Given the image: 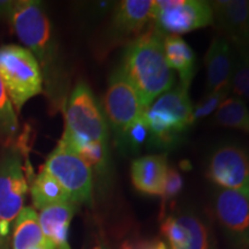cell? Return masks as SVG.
Here are the masks:
<instances>
[{
  "label": "cell",
  "instance_id": "6da1fadb",
  "mask_svg": "<svg viewBox=\"0 0 249 249\" xmlns=\"http://www.w3.org/2000/svg\"><path fill=\"white\" fill-rule=\"evenodd\" d=\"M164 36L155 26L149 28L127 45L123 55L120 70L136 90L145 108L172 89L176 82L174 71L165 59Z\"/></svg>",
  "mask_w": 249,
  "mask_h": 249
},
{
  "label": "cell",
  "instance_id": "7a4b0ae2",
  "mask_svg": "<svg viewBox=\"0 0 249 249\" xmlns=\"http://www.w3.org/2000/svg\"><path fill=\"white\" fill-rule=\"evenodd\" d=\"M9 8V18L12 27L26 49L35 55L40 71L51 85L55 80L57 71V51L52 38L51 23L40 2L17 1Z\"/></svg>",
  "mask_w": 249,
  "mask_h": 249
},
{
  "label": "cell",
  "instance_id": "3957f363",
  "mask_svg": "<svg viewBox=\"0 0 249 249\" xmlns=\"http://www.w3.org/2000/svg\"><path fill=\"white\" fill-rule=\"evenodd\" d=\"M187 87L179 85L156 98L144 113L150 141L148 145L166 149L176 145L193 123V104Z\"/></svg>",
  "mask_w": 249,
  "mask_h": 249
},
{
  "label": "cell",
  "instance_id": "277c9868",
  "mask_svg": "<svg viewBox=\"0 0 249 249\" xmlns=\"http://www.w3.org/2000/svg\"><path fill=\"white\" fill-rule=\"evenodd\" d=\"M107 121L91 89L79 82L71 91L65 111V132L61 144L76 152L90 143L107 144Z\"/></svg>",
  "mask_w": 249,
  "mask_h": 249
},
{
  "label": "cell",
  "instance_id": "5b68a950",
  "mask_svg": "<svg viewBox=\"0 0 249 249\" xmlns=\"http://www.w3.org/2000/svg\"><path fill=\"white\" fill-rule=\"evenodd\" d=\"M0 81L17 113L29 99L43 91L38 61L24 46L9 44L0 48Z\"/></svg>",
  "mask_w": 249,
  "mask_h": 249
},
{
  "label": "cell",
  "instance_id": "8992f818",
  "mask_svg": "<svg viewBox=\"0 0 249 249\" xmlns=\"http://www.w3.org/2000/svg\"><path fill=\"white\" fill-rule=\"evenodd\" d=\"M28 189L20 152L7 151L0 160V249L6 248L12 224L23 209Z\"/></svg>",
  "mask_w": 249,
  "mask_h": 249
},
{
  "label": "cell",
  "instance_id": "52a82bcc",
  "mask_svg": "<svg viewBox=\"0 0 249 249\" xmlns=\"http://www.w3.org/2000/svg\"><path fill=\"white\" fill-rule=\"evenodd\" d=\"M154 26L164 35L178 36L213 23L210 2L202 0H156Z\"/></svg>",
  "mask_w": 249,
  "mask_h": 249
},
{
  "label": "cell",
  "instance_id": "ba28073f",
  "mask_svg": "<svg viewBox=\"0 0 249 249\" xmlns=\"http://www.w3.org/2000/svg\"><path fill=\"white\" fill-rule=\"evenodd\" d=\"M43 170L64 187L73 203L91 202L92 171L73 150L59 143L48 157Z\"/></svg>",
  "mask_w": 249,
  "mask_h": 249
},
{
  "label": "cell",
  "instance_id": "9c48e42d",
  "mask_svg": "<svg viewBox=\"0 0 249 249\" xmlns=\"http://www.w3.org/2000/svg\"><path fill=\"white\" fill-rule=\"evenodd\" d=\"M104 111L116 140L123 135L130 124L141 119L147 111L120 67L112 73L108 80L104 96Z\"/></svg>",
  "mask_w": 249,
  "mask_h": 249
},
{
  "label": "cell",
  "instance_id": "30bf717a",
  "mask_svg": "<svg viewBox=\"0 0 249 249\" xmlns=\"http://www.w3.org/2000/svg\"><path fill=\"white\" fill-rule=\"evenodd\" d=\"M207 176L220 188L240 193L249 201V150L225 144L211 155Z\"/></svg>",
  "mask_w": 249,
  "mask_h": 249
},
{
  "label": "cell",
  "instance_id": "8fae6325",
  "mask_svg": "<svg viewBox=\"0 0 249 249\" xmlns=\"http://www.w3.org/2000/svg\"><path fill=\"white\" fill-rule=\"evenodd\" d=\"M214 211L225 231L236 245L249 247V201L240 193L218 188L214 195Z\"/></svg>",
  "mask_w": 249,
  "mask_h": 249
},
{
  "label": "cell",
  "instance_id": "7c38bea8",
  "mask_svg": "<svg viewBox=\"0 0 249 249\" xmlns=\"http://www.w3.org/2000/svg\"><path fill=\"white\" fill-rule=\"evenodd\" d=\"M213 21L236 50H248L249 1L248 0H218L210 2Z\"/></svg>",
  "mask_w": 249,
  "mask_h": 249
},
{
  "label": "cell",
  "instance_id": "4fadbf2b",
  "mask_svg": "<svg viewBox=\"0 0 249 249\" xmlns=\"http://www.w3.org/2000/svg\"><path fill=\"white\" fill-rule=\"evenodd\" d=\"M160 231L170 249H210V233L205 224L193 214L167 216Z\"/></svg>",
  "mask_w": 249,
  "mask_h": 249
},
{
  "label": "cell",
  "instance_id": "5bb4252c",
  "mask_svg": "<svg viewBox=\"0 0 249 249\" xmlns=\"http://www.w3.org/2000/svg\"><path fill=\"white\" fill-rule=\"evenodd\" d=\"M235 51L225 37H216L205 54L207 92L231 91Z\"/></svg>",
  "mask_w": 249,
  "mask_h": 249
},
{
  "label": "cell",
  "instance_id": "9a60e30c",
  "mask_svg": "<svg viewBox=\"0 0 249 249\" xmlns=\"http://www.w3.org/2000/svg\"><path fill=\"white\" fill-rule=\"evenodd\" d=\"M152 0H124L114 7L112 29L123 39L138 38L152 20Z\"/></svg>",
  "mask_w": 249,
  "mask_h": 249
},
{
  "label": "cell",
  "instance_id": "2e32d148",
  "mask_svg": "<svg viewBox=\"0 0 249 249\" xmlns=\"http://www.w3.org/2000/svg\"><path fill=\"white\" fill-rule=\"evenodd\" d=\"M166 155H147L133 160L130 177L134 187L148 195H160L166 179Z\"/></svg>",
  "mask_w": 249,
  "mask_h": 249
},
{
  "label": "cell",
  "instance_id": "e0dca14e",
  "mask_svg": "<svg viewBox=\"0 0 249 249\" xmlns=\"http://www.w3.org/2000/svg\"><path fill=\"white\" fill-rule=\"evenodd\" d=\"M74 214L73 202L57 203L43 208L38 214V220L45 240L54 248L67 244L68 229Z\"/></svg>",
  "mask_w": 249,
  "mask_h": 249
},
{
  "label": "cell",
  "instance_id": "ac0fdd59",
  "mask_svg": "<svg viewBox=\"0 0 249 249\" xmlns=\"http://www.w3.org/2000/svg\"><path fill=\"white\" fill-rule=\"evenodd\" d=\"M163 49L169 67L179 73L180 85L189 88L196 73V57L193 49L181 37L174 35L164 36Z\"/></svg>",
  "mask_w": 249,
  "mask_h": 249
},
{
  "label": "cell",
  "instance_id": "d6986e66",
  "mask_svg": "<svg viewBox=\"0 0 249 249\" xmlns=\"http://www.w3.org/2000/svg\"><path fill=\"white\" fill-rule=\"evenodd\" d=\"M46 242L38 214L33 208H23L13 226V249H33Z\"/></svg>",
  "mask_w": 249,
  "mask_h": 249
},
{
  "label": "cell",
  "instance_id": "ffe728a7",
  "mask_svg": "<svg viewBox=\"0 0 249 249\" xmlns=\"http://www.w3.org/2000/svg\"><path fill=\"white\" fill-rule=\"evenodd\" d=\"M30 194L34 207L38 210L52 204L71 202L64 187L43 169L31 182Z\"/></svg>",
  "mask_w": 249,
  "mask_h": 249
},
{
  "label": "cell",
  "instance_id": "44dd1931",
  "mask_svg": "<svg viewBox=\"0 0 249 249\" xmlns=\"http://www.w3.org/2000/svg\"><path fill=\"white\" fill-rule=\"evenodd\" d=\"M213 123L217 126L242 130L249 134V110L245 101L227 97L214 112Z\"/></svg>",
  "mask_w": 249,
  "mask_h": 249
},
{
  "label": "cell",
  "instance_id": "7402d4cb",
  "mask_svg": "<svg viewBox=\"0 0 249 249\" xmlns=\"http://www.w3.org/2000/svg\"><path fill=\"white\" fill-rule=\"evenodd\" d=\"M150 141V130L143 116L141 119L130 124L124 133L117 139V145L123 152L138 154L144 144H149Z\"/></svg>",
  "mask_w": 249,
  "mask_h": 249
},
{
  "label": "cell",
  "instance_id": "603a6c76",
  "mask_svg": "<svg viewBox=\"0 0 249 249\" xmlns=\"http://www.w3.org/2000/svg\"><path fill=\"white\" fill-rule=\"evenodd\" d=\"M231 91L234 97L249 101V51L236 50L234 70L231 80Z\"/></svg>",
  "mask_w": 249,
  "mask_h": 249
},
{
  "label": "cell",
  "instance_id": "cb8c5ba5",
  "mask_svg": "<svg viewBox=\"0 0 249 249\" xmlns=\"http://www.w3.org/2000/svg\"><path fill=\"white\" fill-rule=\"evenodd\" d=\"M18 113L0 81V136L11 142L18 136Z\"/></svg>",
  "mask_w": 249,
  "mask_h": 249
},
{
  "label": "cell",
  "instance_id": "d4e9b609",
  "mask_svg": "<svg viewBox=\"0 0 249 249\" xmlns=\"http://www.w3.org/2000/svg\"><path fill=\"white\" fill-rule=\"evenodd\" d=\"M75 154H77L83 160L88 164L90 169L96 170L97 172H104L107 165V144L105 143H90L83 145Z\"/></svg>",
  "mask_w": 249,
  "mask_h": 249
},
{
  "label": "cell",
  "instance_id": "484cf974",
  "mask_svg": "<svg viewBox=\"0 0 249 249\" xmlns=\"http://www.w3.org/2000/svg\"><path fill=\"white\" fill-rule=\"evenodd\" d=\"M230 91L207 92L195 107H193V123L210 116L218 110L220 104L229 97Z\"/></svg>",
  "mask_w": 249,
  "mask_h": 249
},
{
  "label": "cell",
  "instance_id": "4316f807",
  "mask_svg": "<svg viewBox=\"0 0 249 249\" xmlns=\"http://www.w3.org/2000/svg\"><path fill=\"white\" fill-rule=\"evenodd\" d=\"M182 177L180 176V173L173 167H169L166 174V179H165V185L163 189V197L164 202H170L173 200L177 195L181 192L182 189Z\"/></svg>",
  "mask_w": 249,
  "mask_h": 249
},
{
  "label": "cell",
  "instance_id": "83f0119b",
  "mask_svg": "<svg viewBox=\"0 0 249 249\" xmlns=\"http://www.w3.org/2000/svg\"><path fill=\"white\" fill-rule=\"evenodd\" d=\"M145 249H167V248H166V246H165L164 242L160 241V242H157V244H155V245L148 246V247Z\"/></svg>",
  "mask_w": 249,
  "mask_h": 249
},
{
  "label": "cell",
  "instance_id": "f1b7e54d",
  "mask_svg": "<svg viewBox=\"0 0 249 249\" xmlns=\"http://www.w3.org/2000/svg\"><path fill=\"white\" fill-rule=\"evenodd\" d=\"M33 249H55V248L51 244H50L49 241H46L44 245L38 246V247H35V248H33Z\"/></svg>",
  "mask_w": 249,
  "mask_h": 249
},
{
  "label": "cell",
  "instance_id": "f546056e",
  "mask_svg": "<svg viewBox=\"0 0 249 249\" xmlns=\"http://www.w3.org/2000/svg\"><path fill=\"white\" fill-rule=\"evenodd\" d=\"M55 249H71V248H70V246H68V244H66V245L60 246V247H58V248H55Z\"/></svg>",
  "mask_w": 249,
  "mask_h": 249
},
{
  "label": "cell",
  "instance_id": "4dcf8cb0",
  "mask_svg": "<svg viewBox=\"0 0 249 249\" xmlns=\"http://www.w3.org/2000/svg\"><path fill=\"white\" fill-rule=\"evenodd\" d=\"M248 49H249V26H248Z\"/></svg>",
  "mask_w": 249,
  "mask_h": 249
},
{
  "label": "cell",
  "instance_id": "1f68e13d",
  "mask_svg": "<svg viewBox=\"0 0 249 249\" xmlns=\"http://www.w3.org/2000/svg\"><path fill=\"white\" fill-rule=\"evenodd\" d=\"M95 249H99V248H95Z\"/></svg>",
  "mask_w": 249,
  "mask_h": 249
}]
</instances>
